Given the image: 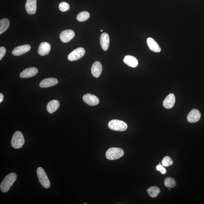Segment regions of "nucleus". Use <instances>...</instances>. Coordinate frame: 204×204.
Returning a JSON list of instances; mask_svg holds the SVG:
<instances>
[{
	"mask_svg": "<svg viewBox=\"0 0 204 204\" xmlns=\"http://www.w3.org/2000/svg\"><path fill=\"white\" fill-rule=\"evenodd\" d=\"M17 179L16 174L11 173L7 175L2 182L0 188L3 193L7 192Z\"/></svg>",
	"mask_w": 204,
	"mask_h": 204,
	"instance_id": "1",
	"label": "nucleus"
},
{
	"mask_svg": "<svg viewBox=\"0 0 204 204\" xmlns=\"http://www.w3.org/2000/svg\"><path fill=\"white\" fill-rule=\"evenodd\" d=\"M124 152L120 148L111 147L108 149L106 153V156L107 159L115 160L119 159L123 156Z\"/></svg>",
	"mask_w": 204,
	"mask_h": 204,
	"instance_id": "2",
	"label": "nucleus"
},
{
	"mask_svg": "<svg viewBox=\"0 0 204 204\" xmlns=\"http://www.w3.org/2000/svg\"><path fill=\"white\" fill-rule=\"evenodd\" d=\"M25 143V139L22 134L17 131L14 134L12 138L11 144L12 147L15 149L21 148Z\"/></svg>",
	"mask_w": 204,
	"mask_h": 204,
	"instance_id": "3",
	"label": "nucleus"
},
{
	"mask_svg": "<svg viewBox=\"0 0 204 204\" xmlns=\"http://www.w3.org/2000/svg\"><path fill=\"white\" fill-rule=\"evenodd\" d=\"M108 127L111 130L117 131H124L128 128V125L125 122L118 120H111L108 123Z\"/></svg>",
	"mask_w": 204,
	"mask_h": 204,
	"instance_id": "4",
	"label": "nucleus"
},
{
	"mask_svg": "<svg viewBox=\"0 0 204 204\" xmlns=\"http://www.w3.org/2000/svg\"><path fill=\"white\" fill-rule=\"evenodd\" d=\"M37 174L40 184L45 189H48L50 186V183L45 170L41 167H39L37 170Z\"/></svg>",
	"mask_w": 204,
	"mask_h": 204,
	"instance_id": "5",
	"label": "nucleus"
},
{
	"mask_svg": "<svg viewBox=\"0 0 204 204\" xmlns=\"http://www.w3.org/2000/svg\"><path fill=\"white\" fill-rule=\"evenodd\" d=\"M85 50L84 48H79L73 50L68 56V60L75 61L81 58L85 55Z\"/></svg>",
	"mask_w": 204,
	"mask_h": 204,
	"instance_id": "6",
	"label": "nucleus"
},
{
	"mask_svg": "<svg viewBox=\"0 0 204 204\" xmlns=\"http://www.w3.org/2000/svg\"><path fill=\"white\" fill-rule=\"evenodd\" d=\"M75 36L74 31L71 29H66L62 31L60 34V39L63 43L69 42Z\"/></svg>",
	"mask_w": 204,
	"mask_h": 204,
	"instance_id": "7",
	"label": "nucleus"
},
{
	"mask_svg": "<svg viewBox=\"0 0 204 204\" xmlns=\"http://www.w3.org/2000/svg\"><path fill=\"white\" fill-rule=\"evenodd\" d=\"M83 100L85 103L90 106L97 105L99 103V99L97 96L92 94H85L83 97Z\"/></svg>",
	"mask_w": 204,
	"mask_h": 204,
	"instance_id": "8",
	"label": "nucleus"
},
{
	"mask_svg": "<svg viewBox=\"0 0 204 204\" xmlns=\"http://www.w3.org/2000/svg\"><path fill=\"white\" fill-rule=\"evenodd\" d=\"M31 48L30 45L29 44L20 45L14 49L12 51V53L15 56H19L27 53L30 50Z\"/></svg>",
	"mask_w": 204,
	"mask_h": 204,
	"instance_id": "9",
	"label": "nucleus"
},
{
	"mask_svg": "<svg viewBox=\"0 0 204 204\" xmlns=\"http://www.w3.org/2000/svg\"><path fill=\"white\" fill-rule=\"evenodd\" d=\"M201 116V113L197 109H193L188 115V121L190 123H196L200 120Z\"/></svg>",
	"mask_w": 204,
	"mask_h": 204,
	"instance_id": "10",
	"label": "nucleus"
},
{
	"mask_svg": "<svg viewBox=\"0 0 204 204\" xmlns=\"http://www.w3.org/2000/svg\"><path fill=\"white\" fill-rule=\"evenodd\" d=\"M38 70L37 68L32 67L27 68L23 71L20 74V77L22 78L32 77L37 75Z\"/></svg>",
	"mask_w": 204,
	"mask_h": 204,
	"instance_id": "11",
	"label": "nucleus"
},
{
	"mask_svg": "<svg viewBox=\"0 0 204 204\" xmlns=\"http://www.w3.org/2000/svg\"><path fill=\"white\" fill-rule=\"evenodd\" d=\"M37 0H27L25 3V9L29 15H34L35 13L37 8Z\"/></svg>",
	"mask_w": 204,
	"mask_h": 204,
	"instance_id": "12",
	"label": "nucleus"
},
{
	"mask_svg": "<svg viewBox=\"0 0 204 204\" xmlns=\"http://www.w3.org/2000/svg\"><path fill=\"white\" fill-rule=\"evenodd\" d=\"M58 82V80L56 78H45L40 82L39 86L41 88H48L56 85Z\"/></svg>",
	"mask_w": 204,
	"mask_h": 204,
	"instance_id": "13",
	"label": "nucleus"
},
{
	"mask_svg": "<svg viewBox=\"0 0 204 204\" xmlns=\"http://www.w3.org/2000/svg\"><path fill=\"white\" fill-rule=\"evenodd\" d=\"M51 50V45L47 42H43L40 43L38 50V53L41 56L48 55Z\"/></svg>",
	"mask_w": 204,
	"mask_h": 204,
	"instance_id": "14",
	"label": "nucleus"
},
{
	"mask_svg": "<svg viewBox=\"0 0 204 204\" xmlns=\"http://www.w3.org/2000/svg\"><path fill=\"white\" fill-rule=\"evenodd\" d=\"M102 64L99 61H96L92 66L91 73L95 78H98L102 74Z\"/></svg>",
	"mask_w": 204,
	"mask_h": 204,
	"instance_id": "15",
	"label": "nucleus"
},
{
	"mask_svg": "<svg viewBox=\"0 0 204 204\" xmlns=\"http://www.w3.org/2000/svg\"><path fill=\"white\" fill-rule=\"evenodd\" d=\"M175 102V97L174 94L170 93L164 101L163 105L167 109H171L174 107Z\"/></svg>",
	"mask_w": 204,
	"mask_h": 204,
	"instance_id": "16",
	"label": "nucleus"
},
{
	"mask_svg": "<svg viewBox=\"0 0 204 204\" xmlns=\"http://www.w3.org/2000/svg\"><path fill=\"white\" fill-rule=\"evenodd\" d=\"M101 47L104 51L108 50L110 44V38L109 34L107 33H104L101 34L100 38Z\"/></svg>",
	"mask_w": 204,
	"mask_h": 204,
	"instance_id": "17",
	"label": "nucleus"
},
{
	"mask_svg": "<svg viewBox=\"0 0 204 204\" xmlns=\"http://www.w3.org/2000/svg\"><path fill=\"white\" fill-rule=\"evenodd\" d=\"M147 43L150 49L152 51L156 53L161 52V48L156 41L152 38H148L147 39Z\"/></svg>",
	"mask_w": 204,
	"mask_h": 204,
	"instance_id": "18",
	"label": "nucleus"
},
{
	"mask_svg": "<svg viewBox=\"0 0 204 204\" xmlns=\"http://www.w3.org/2000/svg\"><path fill=\"white\" fill-rule=\"evenodd\" d=\"M60 106V103L59 101L53 99L48 103L47 106V111L52 114L58 110Z\"/></svg>",
	"mask_w": 204,
	"mask_h": 204,
	"instance_id": "19",
	"label": "nucleus"
},
{
	"mask_svg": "<svg viewBox=\"0 0 204 204\" xmlns=\"http://www.w3.org/2000/svg\"><path fill=\"white\" fill-rule=\"evenodd\" d=\"M123 61L126 65L132 68L137 67L138 64L137 59L135 57L131 55H127L125 56Z\"/></svg>",
	"mask_w": 204,
	"mask_h": 204,
	"instance_id": "20",
	"label": "nucleus"
},
{
	"mask_svg": "<svg viewBox=\"0 0 204 204\" xmlns=\"http://www.w3.org/2000/svg\"><path fill=\"white\" fill-rule=\"evenodd\" d=\"M147 193L151 198L156 197L159 193H161L159 188L156 186H152L147 189Z\"/></svg>",
	"mask_w": 204,
	"mask_h": 204,
	"instance_id": "21",
	"label": "nucleus"
},
{
	"mask_svg": "<svg viewBox=\"0 0 204 204\" xmlns=\"http://www.w3.org/2000/svg\"><path fill=\"white\" fill-rule=\"evenodd\" d=\"M10 23L9 20L7 18L0 20V34H1L7 29Z\"/></svg>",
	"mask_w": 204,
	"mask_h": 204,
	"instance_id": "22",
	"label": "nucleus"
},
{
	"mask_svg": "<svg viewBox=\"0 0 204 204\" xmlns=\"http://www.w3.org/2000/svg\"><path fill=\"white\" fill-rule=\"evenodd\" d=\"M90 14L88 12L84 11L80 12L76 17V19L79 22H84L89 18Z\"/></svg>",
	"mask_w": 204,
	"mask_h": 204,
	"instance_id": "23",
	"label": "nucleus"
},
{
	"mask_svg": "<svg viewBox=\"0 0 204 204\" xmlns=\"http://www.w3.org/2000/svg\"><path fill=\"white\" fill-rule=\"evenodd\" d=\"M164 184L167 188H173L176 186V181L173 178L167 177L165 179Z\"/></svg>",
	"mask_w": 204,
	"mask_h": 204,
	"instance_id": "24",
	"label": "nucleus"
},
{
	"mask_svg": "<svg viewBox=\"0 0 204 204\" xmlns=\"http://www.w3.org/2000/svg\"><path fill=\"white\" fill-rule=\"evenodd\" d=\"M173 161L170 156H166L163 158L162 161V164L163 166L169 167L173 164Z\"/></svg>",
	"mask_w": 204,
	"mask_h": 204,
	"instance_id": "25",
	"label": "nucleus"
},
{
	"mask_svg": "<svg viewBox=\"0 0 204 204\" xmlns=\"http://www.w3.org/2000/svg\"><path fill=\"white\" fill-rule=\"evenodd\" d=\"M70 5L67 2H62L60 3L59 8L60 11L62 12H65L69 10L70 9Z\"/></svg>",
	"mask_w": 204,
	"mask_h": 204,
	"instance_id": "26",
	"label": "nucleus"
},
{
	"mask_svg": "<svg viewBox=\"0 0 204 204\" xmlns=\"http://www.w3.org/2000/svg\"><path fill=\"white\" fill-rule=\"evenodd\" d=\"M156 170L159 171L162 174H165L166 173V170L163 165L159 164L156 166Z\"/></svg>",
	"mask_w": 204,
	"mask_h": 204,
	"instance_id": "27",
	"label": "nucleus"
},
{
	"mask_svg": "<svg viewBox=\"0 0 204 204\" xmlns=\"http://www.w3.org/2000/svg\"><path fill=\"white\" fill-rule=\"evenodd\" d=\"M6 52V48L3 47L0 48V60H1L3 57L5 56Z\"/></svg>",
	"mask_w": 204,
	"mask_h": 204,
	"instance_id": "28",
	"label": "nucleus"
},
{
	"mask_svg": "<svg viewBox=\"0 0 204 204\" xmlns=\"http://www.w3.org/2000/svg\"><path fill=\"white\" fill-rule=\"evenodd\" d=\"M3 98H4V96H3V94L2 93H0V103L2 102Z\"/></svg>",
	"mask_w": 204,
	"mask_h": 204,
	"instance_id": "29",
	"label": "nucleus"
},
{
	"mask_svg": "<svg viewBox=\"0 0 204 204\" xmlns=\"http://www.w3.org/2000/svg\"><path fill=\"white\" fill-rule=\"evenodd\" d=\"M101 32H102L103 30H102H102H101Z\"/></svg>",
	"mask_w": 204,
	"mask_h": 204,
	"instance_id": "30",
	"label": "nucleus"
}]
</instances>
